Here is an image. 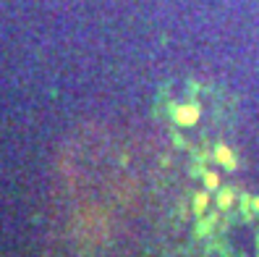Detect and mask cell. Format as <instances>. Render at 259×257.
<instances>
[{
    "label": "cell",
    "instance_id": "cell-2",
    "mask_svg": "<svg viewBox=\"0 0 259 257\" xmlns=\"http://www.w3.org/2000/svg\"><path fill=\"white\" fill-rule=\"evenodd\" d=\"M215 160L223 165V168H228V171H236L238 168V158L233 153V147H228V144H218L215 147Z\"/></svg>",
    "mask_w": 259,
    "mask_h": 257
},
{
    "label": "cell",
    "instance_id": "cell-7",
    "mask_svg": "<svg viewBox=\"0 0 259 257\" xmlns=\"http://www.w3.org/2000/svg\"><path fill=\"white\" fill-rule=\"evenodd\" d=\"M249 207H254V213L259 215V197H254V200H249Z\"/></svg>",
    "mask_w": 259,
    "mask_h": 257
},
{
    "label": "cell",
    "instance_id": "cell-3",
    "mask_svg": "<svg viewBox=\"0 0 259 257\" xmlns=\"http://www.w3.org/2000/svg\"><path fill=\"white\" fill-rule=\"evenodd\" d=\"M233 200H236L233 187H223V189H218V207H220V210H231Z\"/></svg>",
    "mask_w": 259,
    "mask_h": 257
},
{
    "label": "cell",
    "instance_id": "cell-6",
    "mask_svg": "<svg viewBox=\"0 0 259 257\" xmlns=\"http://www.w3.org/2000/svg\"><path fill=\"white\" fill-rule=\"evenodd\" d=\"M212 223H215V218H209V221H204V223L199 226V231H196V234H199V236H204V234H207V229H209Z\"/></svg>",
    "mask_w": 259,
    "mask_h": 257
},
{
    "label": "cell",
    "instance_id": "cell-4",
    "mask_svg": "<svg viewBox=\"0 0 259 257\" xmlns=\"http://www.w3.org/2000/svg\"><path fill=\"white\" fill-rule=\"evenodd\" d=\"M207 207H209V194L207 192H196L194 194V213L196 215H204Z\"/></svg>",
    "mask_w": 259,
    "mask_h": 257
},
{
    "label": "cell",
    "instance_id": "cell-5",
    "mask_svg": "<svg viewBox=\"0 0 259 257\" xmlns=\"http://www.w3.org/2000/svg\"><path fill=\"white\" fill-rule=\"evenodd\" d=\"M204 187L212 189V192L220 189V176H218L215 171H207V173H204Z\"/></svg>",
    "mask_w": 259,
    "mask_h": 257
},
{
    "label": "cell",
    "instance_id": "cell-1",
    "mask_svg": "<svg viewBox=\"0 0 259 257\" xmlns=\"http://www.w3.org/2000/svg\"><path fill=\"white\" fill-rule=\"evenodd\" d=\"M199 118H202V105L199 102H181L173 108L176 126H196Z\"/></svg>",
    "mask_w": 259,
    "mask_h": 257
}]
</instances>
